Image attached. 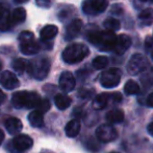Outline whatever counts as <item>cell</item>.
Wrapping results in <instances>:
<instances>
[{
  "mask_svg": "<svg viewBox=\"0 0 153 153\" xmlns=\"http://www.w3.org/2000/svg\"><path fill=\"white\" fill-rule=\"evenodd\" d=\"M87 38L92 44L104 51L114 50L117 36L111 31H91L88 33Z\"/></svg>",
  "mask_w": 153,
  "mask_h": 153,
  "instance_id": "obj_1",
  "label": "cell"
},
{
  "mask_svg": "<svg viewBox=\"0 0 153 153\" xmlns=\"http://www.w3.org/2000/svg\"><path fill=\"white\" fill-rule=\"evenodd\" d=\"M41 96L36 92L29 91H17L13 94L12 103L14 107L20 108H36L41 102Z\"/></svg>",
  "mask_w": 153,
  "mask_h": 153,
  "instance_id": "obj_2",
  "label": "cell"
},
{
  "mask_svg": "<svg viewBox=\"0 0 153 153\" xmlns=\"http://www.w3.org/2000/svg\"><path fill=\"white\" fill-rule=\"evenodd\" d=\"M89 55V48L82 43H74L67 46L62 51V60L68 64H75L82 61Z\"/></svg>",
  "mask_w": 153,
  "mask_h": 153,
  "instance_id": "obj_3",
  "label": "cell"
},
{
  "mask_svg": "<svg viewBox=\"0 0 153 153\" xmlns=\"http://www.w3.org/2000/svg\"><path fill=\"white\" fill-rule=\"evenodd\" d=\"M50 60L48 58H39L29 62L28 74L36 80H44L48 76L49 70H50Z\"/></svg>",
  "mask_w": 153,
  "mask_h": 153,
  "instance_id": "obj_4",
  "label": "cell"
},
{
  "mask_svg": "<svg viewBox=\"0 0 153 153\" xmlns=\"http://www.w3.org/2000/svg\"><path fill=\"white\" fill-rule=\"evenodd\" d=\"M19 46H20V50L22 54L26 56H31L40 51L41 46L38 42L36 41L33 36V33L29 31L22 32L19 36Z\"/></svg>",
  "mask_w": 153,
  "mask_h": 153,
  "instance_id": "obj_5",
  "label": "cell"
},
{
  "mask_svg": "<svg viewBox=\"0 0 153 153\" xmlns=\"http://www.w3.org/2000/svg\"><path fill=\"white\" fill-rule=\"evenodd\" d=\"M149 66L147 58L142 54H135L130 58L127 64V70L130 75H139L145 72Z\"/></svg>",
  "mask_w": 153,
  "mask_h": 153,
  "instance_id": "obj_6",
  "label": "cell"
},
{
  "mask_svg": "<svg viewBox=\"0 0 153 153\" xmlns=\"http://www.w3.org/2000/svg\"><path fill=\"white\" fill-rule=\"evenodd\" d=\"M122 72L119 68H111L102 72L100 78V83L105 88H113L119 85L121 81Z\"/></svg>",
  "mask_w": 153,
  "mask_h": 153,
  "instance_id": "obj_7",
  "label": "cell"
},
{
  "mask_svg": "<svg viewBox=\"0 0 153 153\" xmlns=\"http://www.w3.org/2000/svg\"><path fill=\"white\" fill-rule=\"evenodd\" d=\"M108 6L107 0H85L82 2V11L87 15H96L103 13Z\"/></svg>",
  "mask_w": 153,
  "mask_h": 153,
  "instance_id": "obj_8",
  "label": "cell"
},
{
  "mask_svg": "<svg viewBox=\"0 0 153 153\" xmlns=\"http://www.w3.org/2000/svg\"><path fill=\"white\" fill-rule=\"evenodd\" d=\"M96 136L102 143H109L118 137V132L111 124H103L96 130Z\"/></svg>",
  "mask_w": 153,
  "mask_h": 153,
  "instance_id": "obj_9",
  "label": "cell"
},
{
  "mask_svg": "<svg viewBox=\"0 0 153 153\" xmlns=\"http://www.w3.org/2000/svg\"><path fill=\"white\" fill-rule=\"evenodd\" d=\"M32 145H33V141L27 134H18L13 139V146H14L15 150L19 152H24L30 149Z\"/></svg>",
  "mask_w": 153,
  "mask_h": 153,
  "instance_id": "obj_10",
  "label": "cell"
},
{
  "mask_svg": "<svg viewBox=\"0 0 153 153\" xmlns=\"http://www.w3.org/2000/svg\"><path fill=\"white\" fill-rule=\"evenodd\" d=\"M0 85L3 86L5 89L13 90L15 88L19 87L20 82H19L18 78L15 74H13L12 72H3L0 75Z\"/></svg>",
  "mask_w": 153,
  "mask_h": 153,
  "instance_id": "obj_11",
  "label": "cell"
},
{
  "mask_svg": "<svg viewBox=\"0 0 153 153\" xmlns=\"http://www.w3.org/2000/svg\"><path fill=\"white\" fill-rule=\"evenodd\" d=\"M59 87L62 90H64L65 92L72 91L75 88L76 85V81H75V78L71 74L70 72H64L59 77Z\"/></svg>",
  "mask_w": 153,
  "mask_h": 153,
  "instance_id": "obj_12",
  "label": "cell"
},
{
  "mask_svg": "<svg viewBox=\"0 0 153 153\" xmlns=\"http://www.w3.org/2000/svg\"><path fill=\"white\" fill-rule=\"evenodd\" d=\"M12 25V14L3 3H0V31H8Z\"/></svg>",
  "mask_w": 153,
  "mask_h": 153,
  "instance_id": "obj_13",
  "label": "cell"
},
{
  "mask_svg": "<svg viewBox=\"0 0 153 153\" xmlns=\"http://www.w3.org/2000/svg\"><path fill=\"white\" fill-rule=\"evenodd\" d=\"M131 45V39L129 36L122 34V35L117 36V40H116V44L114 47V51L117 55H123L127 49L130 47Z\"/></svg>",
  "mask_w": 153,
  "mask_h": 153,
  "instance_id": "obj_14",
  "label": "cell"
},
{
  "mask_svg": "<svg viewBox=\"0 0 153 153\" xmlns=\"http://www.w3.org/2000/svg\"><path fill=\"white\" fill-rule=\"evenodd\" d=\"M81 27H82V21L80 19H74L70 24L67 26L66 33H65V39L67 41H70L74 39L80 33Z\"/></svg>",
  "mask_w": 153,
  "mask_h": 153,
  "instance_id": "obj_15",
  "label": "cell"
},
{
  "mask_svg": "<svg viewBox=\"0 0 153 153\" xmlns=\"http://www.w3.org/2000/svg\"><path fill=\"white\" fill-rule=\"evenodd\" d=\"M4 126H5V129L10 134L15 135L18 134L23 128V124L19 118H8L5 120L4 122Z\"/></svg>",
  "mask_w": 153,
  "mask_h": 153,
  "instance_id": "obj_16",
  "label": "cell"
},
{
  "mask_svg": "<svg viewBox=\"0 0 153 153\" xmlns=\"http://www.w3.org/2000/svg\"><path fill=\"white\" fill-rule=\"evenodd\" d=\"M57 34H59V29H57V26H55V25H53V24H49V25L44 26L41 29L40 37L43 41H48L56 37Z\"/></svg>",
  "mask_w": 153,
  "mask_h": 153,
  "instance_id": "obj_17",
  "label": "cell"
},
{
  "mask_svg": "<svg viewBox=\"0 0 153 153\" xmlns=\"http://www.w3.org/2000/svg\"><path fill=\"white\" fill-rule=\"evenodd\" d=\"M65 132L68 137H75L80 132V122L78 120H72L66 125Z\"/></svg>",
  "mask_w": 153,
  "mask_h": 153,
  "instance_id": "obj_18",
  "label": "cell"
},
{
  "mask_svg": "<svg viewBox=\"0 0 153 153\" xmlns=\"http://www.w3.org/2000/svg\"><path fill=\"white\" fill-rule=\"evenodd\" d=\"M28 122L34 128H41L44 126V116L43 113L38 110L31 111L28 115Z\"/></svg>",
  "mask_w": 153,
  "mask_h": 153,
  "instance_id": "obj_19",
  "label": "cell"
},
{
  "mask_svg": "<svg viewBox=\"0 0 153 153\" xmlns=\"http://www.w3.org/2000/svg\"><path fill=\"white\" fill-rule=\"evenodd\" d=\"M111 99V96L108 93H100L94 99L93 101V107L96 110H101V109L105 108L108 103V100Z\"/></svg>",
  "mask_w": 153,
  "mask_h": 153,
  "instance_id": "obj_20",
  "label": "cell"
},
{
  "mask_svg": "<svg viewBox=\"0 0 153 153\" xmlns=\"http://www.w3.org/2000/svg\"><path fill=\"white\" fill-rule=\"evenodd\" d=\"M107 122L109 124H115V123H121L124 120V112L121 110V109H114V110H111L106 113L105 115Z\"/></svg>",
  "mask_w": 153,
  "mask_h": 153,
  "instance_id": "obj_21",
  "label": "cell"
},
{
  "mask_svg": "<svg viewBox=\"0 0 153 153\" xmlns=\"http://www.w3.org/2000/svg\"><path fill=\"white\" fill-rule=\"evenodd\" d=\"M71 102H72L71 99L69 98L68 96L62 94V93L56 94L54 98L55 106H56L59 109H61V110H65V109L68 108V107L71 105Z\"/></svg>",
  "mask_w": 153,
  "mask_h": 153,
  "instance_id": "obj_22",
  "label": "cell"
},
{
  "mask_svg": "<svg viewBox=\"0 0 153 153\" xmlns=\"http://www.w3.org/2000/svg\"><path fill=\"white\" fill-rule=\"evenodd\" d=\"M26 11L24 8H17L12 13V24H19L25 21Z\"/></svg>",
  "mask_w": 153,
  "mask_h": 153,
  "instance_id": "obj_23",
  "label": "cell"
},
{
  "mask_svg": "<svg viewBox=\"0 0 153 153\" xmlns=\"http://www.w3.org/2000/svg\"><path fill=\"white\" fill-rule=\"evenodd\" d=\"M12 66L13 68L15 69V72H17L18 74H23V72H27L28 70V67H29V62L26 61L24 59H16L13 61L12 63Z\"/></svg>",
  "mask_w": 153,
  "mask_h": 153,
  "instance_id": "obj_24",
  "label": "cell"
},
{
  "mask_svg": "<svg viewBox=\"0 0 153 153\" xmlns=\"http://www.w3.org/2000/svg\"><path fill=\"white\" fill-rule=\"evenodd\" d=\"M139 19L143 24L149 25L153 22V10L152 8H145L139 15Z\"/></svg>",
  "mask_w": 153,
  "mask_h": 153,
  "instance_id": "obj_25",
  "label": "cell"
},
{
  "mask_svg": "<svg viewBox=\"0 0 153 153\" xmlns=\"http://www.w3.org/2000/svg\"><path fill=\"white\" fill-rule=\"evenodd\" d=\"M124 91L126 92V94L128 96H133V94H137L140 92V86L133 80H129L126 82L124 86Z\"/></svg>",
  "mask_w": 153,
  "mask_h": 153,
  "instance_id": "obj_26",
  "label": "cell"
},
{
  "mask_svg": "<svg viewBox=\"0 0 153 153\" xmlns=\"http://www.w3.org/2000/svg\"><path fill=\"white\" fill-rule=\"evenodd\" d=\"M92 65L95 69H104L108 65V58L105 57V56H98V57H96L93 60Z\"/></svg>",
  "mask_w": 153,
  "mask_h": 153,
  "instance_id": "obj_27",
  "label": "cell"
},
{
  "mask_svg": "<svg viewBox=\"0 0 153 153\" xmlns=\"http://www.w3.org/2000/svg\"><path fill=\"white\" fill-rule=\"evenodd\" d=\"M103 26L106 29V31L117 32L120 29V21L116 18H107L103 22Z\"/></svg>",
  "mask_w": 153,
  "mask_h": 153,
  "instance_id": "obj_28",
  "label": "cell"
},
{
  "mask_svg": "<svg viewBox=\"0 0 153 153\" xmlns=\"http://www.w3.org/2000/svg\"><path fill=\"white\" fill-rule=\"evenodd\" d=\"M50 106L51 105H50V102H49L48 99H42L40 104H39L38 107H36V110L40 111V112H42V113H45L50 109Z\"/></svg>",
  "mask_w": 153,
  "mask_h": 153,
  "instance_id": "obj_29",
  "label": "cell"
},
{
  "mask_svg": "<svg viewBox=\"0 0 153 153\" xmlns=\"http://www.w3.org/2000/svg\"><path fill=\"white\" fill-rule=\"evenodd\" d=\"M85 146H87V148L90 151H93V152H96L100 149V146H99L98 142L93 139V137H90V139H88L87 143H85Z\"/></svg>",
  "mask_w": 153,
  "mask_h": 153,
  "instance_id": "obj_30",
  "label": "cell"
},
{
  "mask_svg": "<svg viewBox=\"0 0 153 153\" xmlns=\"http://www.w3.org/2000/svg\"><path fill=\"white\" fill-rule=\"evenodd\" d=\"M94 94V90L93 89H87V88H83L79 91V96L82 99H90Z\"/></svg>",
  "mask_w": 153,
  "mask_h": 153,
  "instance_id": "obj_31",
  "label": "cell"
},
{
  "mask_svg": "<svg viewBox=\"0 0 153 153\" xmlns=\"http://www.w3.org/2000/svg\"><path fill=\"white\" fill-rule=\"evenodd\" d=\"M36 3L38 6L43 8H49L53 3V0H36Z\"/></svg>",
  "mask_w": 153,
  "mask_h": 153,
  "instance_id": "obj_32",
  "label": "cell"
},
{
  "mask_svg": "<svg viewBox=\"0 0 153 153\" xmlns=\"http://www.w3.org/2000/svg\"><path fill=\"white\" fill-rule=\"evenodd\" d=\"M111 100L114 103H120L122 101V96L119 92H114L113 94H111Z\"/></svg>",
  "mask_w": 153,
  "mask_h": 153,
  "instance_id": "obj_33",
  "label": "cell"
},
{
  "mask_svg": "<svg viewBox=\"0 0 153 153\" xmlns=\"http://www.w3.org/2000/svg\"><path fill=\"white\" fill-rule=\"evenodd\" d=\"M147 105L149 107H153V92L148 96V98H147Z\"/></svg>",
  "mask_w": 153,
  "mask_h": 153,
  "instance_id": "obj_34",
  "label": "cell"
},
{
  "mask_svg": "<svg viewBox=\"0 0 153 153\" xmlns=\"http://www.w3.org/2000/svg\"><path fill=\"white\" fill-rule=\"evenodd\" d=\"M5 99H6V96L2 92V90L0 89V105L3 104V102L5 101Z\"/></svg>",
  "mask_w": 153,
  "mask_h": 153,
  "instance_id": "obj_35",
  "label": "cell"
},
{
  "mask_svg": "<svg viewBox=\"0 0 153 153\" xmlns=\"http://www.w3.org/2000/svg\"><path fill=\"white\" fill-rule=\"evenodd\" d=\"M147 130H148V132H149V134H150V135H152V136H153V123H151V124H149V126H148Z\"/></svg>",
  "mask_w": 153,
  "mask_h": 153,
  "instance_id": "obj_36",
  "label": "cell"
},
{
  "mask_svg": "<svg viewBox=\"0 0 153 153\" xmlns=\"http://www.w3.org/2000/svg\"><path fill=\"white\" fill-rule=\"evenodd\" d=\"M3 139H4V133H3V131H2V130H0V146H1Z\"/></svg>",
  "mask_w": 153,
  "mask_h": 153,
  "instance_id": "obj_37",
  "label": "cell"
},
{
  "mask_svg": "<svg viewBox=\"0 0 153 153\" xmlns=\"http://www.w3.org/2000/svg\"><path fill=\"white\" fill-rule=\"evenodd\" d=\"M150 39H151V38L148 37V38H147V40H146V43H147V46H148V47H150V46H151V45L153 44L152 42H150Z\"/></svg>",
  "mask_w": 153,
  "mask_h": 153,
  "instance_id": "obj_38",
  "label": "cell"
},
{
  "mask_svg": "<svg viewBox=\"0 0 153 153\" xmlns=\"http://www.w3.org/2000/svg\"><path fill=\"white\" fill-rule=\"evenodd\" d=\"M16 3H25V2H27L28 0H14Z\"/></svg>",
  "mask_w": 153,
  "mask_h": 153,
  "instance_id": "obj_39",
  "label": "cell"
},
{
  "mask_svg": "<svg viewBox=\"0 0 153 153\" xmlns=\"http://www.w3.org/2000/svg\"><path fill=\"white\" fill-rule=\"evenodd\" d=\"M141 1H144V2H152L153 0H141Z\"/></svg>",
  "mask_w": 153,
  "mask_h": 153,
  "instance_id": "obj_40",
  "label": "cell"
},
{
  "mask_svg": "<svg viewBox=\"0 0 153 153\" xmlns=\"http://www.w3.org/2000/svg\"><path fill=\"white\" fill-rule=\"evenodd\" d=\"M1 68H2V65H1V63H0V70H1Z\"/></svg>",
  "mask_w": 153,
  "mask_h": 153,
  "instance_id": "obj_41",
  "label": "cell"
},
{
  "mask_svg": "<svg viewBox=\"0 0 153 153\" xmlns=\"http://www.w3.org/2000/svg\"><path fill=\"white\" fill-rule=\"evenodd\" d=\"M151 56H152V59H153V50H152V54H151Z\"/></svg>",
  "mask_w": 153,
  "mask_h": 153,
  "instance_id": "obj_42",
  "label": "cell"
},
{
  "mask_svg": "<svg viewBox=\"0 0 153 153\" xmlns=\"http://www.w3.org/2000/svg\"><path fill=\"white\" fill-rule=\"evenodd\" d=\"M111 153H118V152H111Z\"/></svg>",
  "mask_w": 153,
  "mask_h": 153,
  "instance_id": "obj_43",
  "label": "cell"
}]
</instances>
